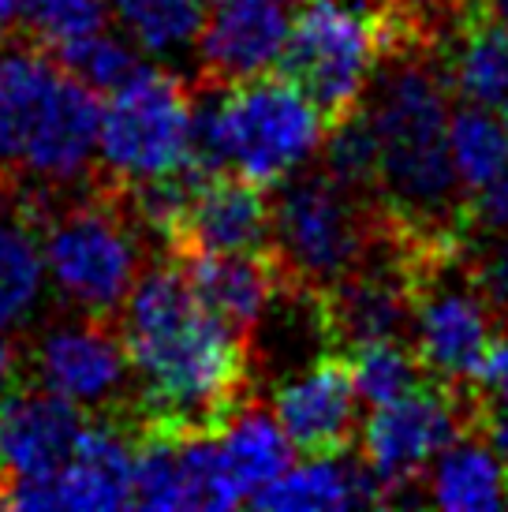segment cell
<instances>
[{
	"mask_svg": "<svg viewBox=\"0 0 508 512\" xmlns=\"http://www.w3.org/2000/svg\"><path fill=\"white\" fill-rule=\"evenodd\" d=\"M116 326L131 359V434H221L251 404V333L213 314L172 258L142 270Z\"/></svg>",
	"mask_w": 508,
	"mask_h": 512,
	"instance_id": "obj_1",
	"label": "cell"
},
{
	"mask_svg": "<svg viewBox=\"0 0 508 512\" xmlns=\"http://www.w3.org/2000/svg\"><path fill=\"white\" fill-rule=\"evenodd\" d=\"M449 75L434 45L385 60L363 98L374 202L404 247H467V199L449 146Z\"/></svg>",
	"mask_w": 508,
	"mask_h": 512,
	"instance_id": "obj_2",
	"label": "cell"
},
{
	"mask_svg": "<svg viewBox=\"0 0 508 512\" xmlns=\"http://www.w3.org/2000/svg\"><path fill=\"white\" fill-rule=\"evenodd\" d=\"M101 101L38 42H0V169L68 187L94 172Z\"/></svg>",
	"mask_w": 508,
	"mask_h": 512,
	"instance_id": "obj_3",
	"label": "cell"
},
{
	"mask_svg": "<svg viewBox=\"0 0 508 512\" xmlns=\"http://www.w3.org/2000/svg\"><path fill=\"white\" fill-rule=\"evenodd\" d=\"M325 135L322 109L288 75L206 86L191 120V169H228L262 187H281L325 146Z\"/></svg>",
	"mask_w": 508,
	"mask_h": 512,
	"instance_id": "obj_4",
	"label": "cell"
},
{
	"mask_svg": "<svg viewBox=\"0 0 508 512\" xmlns=\"http://www.w3.org/2000/svg\"><path fill=\"white\" fill-rule=\"evenodd\" d=\"M23 210L38 228L45 273L57 296L83 318L116 322L142 277V228L124 195L98 180L83 199L64 206L30 199Z\"/></svg>",
	"mask_w": 508,
	"mask_h": 512,
	"instance_id": "obj_5",
	"label": "cell"
},
{
	"mask_svg": "<svg viewBox=\"0 0 508 512\" xmlns=\"http://www.w3.org/2000/svg\"><path fill=\"white\" fill-rule=\"evenodd\" d=\"M385 232L378 202L329 169L284 180L273 202V255L296 288H333L378 251Z\"/></svg>",
	"mask_w": 508,
	"mask_h": 512,
	"instance_id": "obj_6",
	"label": "cell"
},
{
	"mask_svg": "<svg viewBox=\"0 0 508 512\" xmlns=\"http://www.w3.org/2000/svg\"><path fill=\"white\" fill-rule=\"evenodd\" d=\"M195 94L180 75L142 64L101 105L98 180L127 191L191 165Z\"/></svg>",
	"mask_w": 508,
	"mask_h": 512,
	"instance_id": "obj_7",
	"label": "cell"
},
{
	"mask_svg": "<svg viewBox=\"0 0 508 512\" xmlns=\"http://www.w3.org/2000/svg\"><path fill=\"white\" fill-rule=\"evenodd\" d=\"M467 434H475L471 385L423 378L408 393L374 404L359 453L378 479L385 505H396L411 501V490L426 479V468Z\"/></svg>",
	"mask_w": 508,
	"mask_h": 512,
	"instance_id": "obj_8",
	"label": "cell"
},
{
	"mask_svg": "<svg viewBox=\"0 0 508 512\" xmlns=\"http://www.w3.org/2000/svg\"><path fill=\"white\" fill-rule=\"evenodd\" d=\"M30 367L45 389L79 408H109L131 389V359L120 326L105 318L79 314V322L45 329L30 352Z\"/></svg>",
	"mask_w": 508,
	"mask_h": 512,
	"instance_id": "obj_9",
	"label": "cell"
},
{
	"mask_svg": "<svg viewBox=\"0 0 508 512\" xmlns=\"http://www.w3.org/2000/svg\"><path fill=\"white\" fill-rule=\"evenodd\" d=\"M269 187L240 172H202L187 214L169 240V255L225 251V255H273V202Z\"/></svg>",
	"mask_w": 508,
	"mask_h": 512,
	"instance_id": "obj_10",
	"label": "cell"
},
{
	"mask_svg": "<svg viewBox=\"0 0 508 512\" xmlns=\"http://www.w3.org/2000/svg\"><path fill=\"white\" fill-rule=\"evenodd\" d=\"M359 389L344 352H325L273 393V415L303 456H337L355 445Z\"/></svg>",
	"mask_w": 508,
	"mask_h": 512,
	"instance_id": "obj_11",
	"label": "cell"
},
{
	"mask_svg": "<svg viewBox=\"0 0 508 512\" xmlns=\"http://www.w3.org/2000/svg\"><path fill=\"white\" fill-rule=\"evenodd\" d=\"M292 30L284 0H221L206 12L198 34V68L206 86L247 83L281 68Z\"/></svg>",
	"mask_w": 508,
	"mask_h": 512,
	"instance_id": "obj_12",
	"label": "cell"
},
{
	"mask_svg": "<svg viewBox=\"0 0 508 512\" xmlns=\"http://www.w3.org/2000/svg\"><path fill=\"white\" fill-rule=\"evenodd\" d=\"M86 419L79 404L53 389H23L0 397V479H53L68 468Z\"/></svg>",
	"mask_w": 508,
	"mask_h": 512,
	"instance_id": "obj_13",
	"label": "cell"
},
{
	"mask_svg": "<svg viewBox=\"0 0 508 512\" xmlns=\"http://www.w3.org/2000/svg\"><path fill=\"white\" fill-rule=\"evenodd\" d=\"M57 509H131L135 505V434L124 412L86 419L68 468L53 475Z\"/></svg>",
	"mask_w": 508,
	"mask_h": 512,
	"instance_id": "obj_14",
	"label": "cell"
},
{
	"mask_svg": "<svg viewBox=\"0 0 508 512\" xmlns=\"http://www.w3.org/2000/svg\"><path fill=\"white\" fill-rule=\"evenodd\" d=\"M184 270L195 296L236 329L251 333L288 288L277 255H225V251H184L169 255Z\"/></svg>",
	"mask_w": 508,
	"mask_h": 512,
	"instance_id": "obj_15",
	"label": "cell"
},
{
	"mask_svg": "<svg viewBox=\"0 0 508 512\" xmlns=\"http://www.w3.org/2000/svg\"><path fill=\"white\" fill-rule=\"evenodd\" d=\"M449 86L471 105L508 120V23L494 19L471 0L452 23L441 53Z\"/></svg>",
	"mask_w": 508,
	"mask_h": 512,
	"instance_id": "obj_16",
	"label": "cell"
},
{
	"mask_svg": "<svg viewBox=\"0 0 508 512\" xmlns=\"http://www.w3.org/2000/svg\"><path fill=\"white\" fill-rule=\"evenodd\" d=\"M258 509L277 512H307V509H359V505H385L378 479L370 468L348 460V453L337 456H307V464H296L284 475H277L266 490L254 494Z\"/></svg>",
	"mask_w": 508,
	"mask_h": 512,
	"instance_id": "obj_17",
	"label": "cell"
},
{
	"mask_svg": "<svg viewBox=\"0 0 508 512\" xmlns=\"http://www.w3.org/2000/svg\"><path fill=\"white\" fill-rule=\"evenodd\" d=\"M426 494L441 509H501L508 505V475L501 456L479 438L452 441L426 475Z\"/></svg>",
	"mask_w": 508,
	"mask_h": 512,
	"instance_id": "obj_18",
	"label": "cell"
},
{
	"mask_svg": "<svg viewBox=\"0 0 508 512\" xmlns=\"http://www.w3.org/2000/svg\"><path fill=\"white\" fill-rule=\"evenodd\" d=\"M217 445L243 498H254L258 490H266L277 475L292 468V449H296L277 423V415L258 404H247L232 415L228 427L217 434Z\"/></svg>",
	"mask_w": 508,
	"mask_h": 512,
	"instance_id": "obj_19",
	"label": "cell"
},
{
	"mask_svg": "<svg viewBox=\"0 0 508 512\" xmlns=\"http://www.w3.org/2000/svg\"><path fill=\"white\" fill-rule=\"evenodd\" d=\"M45 258L38 228L27 217H0V329L27 326L45 288Z\"/></svg>",
	"mask_w": 508,
	"mask_h": 512,
	"instance_id": "obj_20",
	"label": "cell"
},
{
	"mask_svg": "<svg viewBox=\"0 0 508 512\" xmlns=\"http://www.w3.org/2000/svg\"><path fill=\"white\" fill-rule=\"evenodd\" d=\"M116 12L120 27L154 57H176L195 49L202 23H206V0H105Z\"/></svg>",
	"mask_w": 508,
	"mask_h": 512,
	"instance_id": "obj_21",
	"label": "cell"
},
{
	"mask_svg": "<svg viewBox=\"0 0 508 512\" xmlns=\"http://www.w3.org/2000/svg\"><path fill=\"white\" fill-rule=\"evenodd\" d=\"M449 146L460 184L479 191L508 165V120L467 101L449 120Z\"/></svg>",
	"mask_w": 508,
	"mask_h": 512,
	"instance_id": "obj_22",
	"label": "cell"
},
{
	"mask_svg": "<svg viewBox=\"0 0 508 512\" xmlns=\"http://www.w3.org/2000/svg\"><path fill=\"white\" fill-rule=\"evenodd\" d=\"M180 434H135V509H191Z\"/></svg>",
	"mask_w": 508,
	"mask_h": 512,
	"instance_id": "obj_23",
	"label": "cell"
},
{
	"mask_svg": "<svg viewBox=\"0 0 508 512\" xmlns=\"http://www.w3.org/2000/svg\"><path fill=\"white\" fill-rule=\"evenodd\" d=\"M344 356L352 367L355 389L367 404H385V400L408 393L411 385H419L423 378H430L411 341H400V337L352 344Z\"/></svg>",
	"mask_w": 508,
	"mask_h": 512,
	"instance_id": "obj_24",
	"label": "cell"
},
{
	"mask_svg": "<svg viewBox=\"0 0 508 512\" xmlns=\"http://www.w3.org/2000/svg\"><path fill=\"white\" fill-rule=\"evenodd\" d=\"M53 57L68 68L79 83H86L94 94H113L131 79V75L142 72L139 53L116 38L109 30H94V34H83V38H71V42L49 49Z\"/></svg>",
	"mask_w": 508,
	"mask_h": 512,
	"instance_id": "obj_25",
	"label": "cell"
},
{
	"mask_svg": "<svg viewBox=\"0 0 508 512\" xmlns=\"http://www.w3.org/2000/svg\"><path fill=\"white\" fill-rule=\"evenodd\" d=\"M105 19V0H19V23L30 42L45 49L105 30Z\"/></svg>",
	"mask_w": 508,
	"mask_h": 512,
	"instance_id": "obj_26",
	"label": "cell"
},
{
	"mask_svg": "<svg viewBox=\"0 0 508 512\" xmlns=\"http://www.w3.org/2000/svg\"><path fill=\"white\" fill-rule=\"evenodd\" d=\"M467 236L471 240L508 236V165L497 180L471 191V199H467Z\"/></svg>",
	"mask_w": 508,
	"mask_h": 512,
	"instance_id": "obj_27",
	"label": "cell"
},
{
	"mask_svg": "<svg viewBox=\"0 0 508 512\" xmlns=\"http://www.w3.org/2000/svg\"><path fill=\"white\" fill-rule=\"evenodd\" d=\"M471 277L479 281L486 299L494 303L497 314H508V236L490 240L486 247L475 251V258H467Z\"/></svg>",
	"mask_w": 508,
	"mask_h": 512,
	"instance_id": "obj_28",
	"label": "cell"
},
{
	"mask_svg": "<svg viewBox=\"0 0 508 512\" xmlns=\"http://www.w3.org/2000/svg\"><path fill=\"white\" fill-rule=\"evenodd\" d=\"M467 385H471L482 400L505 404L508 408V326H501L494 333V341H490L486 356H482V367L475 370V378Z\"/></svg>",
	"mask_w": 508,
	"mask_h": 512,
	"instance_id": "obj_29",
	"label": "cell"
},
{
	"mask_svg": "<svg viewBox=\"0 0 508 512\" xmlns=\"http://www.w3.org/2000/svg\"><path fill=\"white\" fill-rule=\"evenodd\" d=\"M475 8H482L486 15H494V19H505L508 23V0H471Z\"/></svg>",
	"mask_w": 508,
	"mask_h": 512,
	"instance_id": "obj_30",
	"label": "cell"
},
{
	"mask_svg": "<svg viewBox=\"0 0 508 512\" xmlns=\"http://www.w3.org/2000/svg\"><path fill=\"white\" fill-rule=\"evenodd\" d=\"M19 23V0H0V30Z\"/></svg>",
	"mask_w": 508,
	"mask_h": 512,
	"instance_id": "obj_31",
	"label": "cell"
},
{
	"mask_svg": "<svg viewBox=\"0 0 508 512\" xmlns=\"http://www.w3.org/2000/svg\"><path fill=\"white\" fill-rule=\"evenodd\" d=\"M12 191H15V180L8 176V172L0 169V210L8 206V199H12Z\"/></svg>",
	"mask_w": 508,
	"mask_h": 512,
	"instance_id": "obj_32",
	"label": "cell"
},
{
	"mask_svg": "<svg viewBox=\"0 0 508 512\" xmlns=\"http://www.w3.org/2000/svg\"><path fill=\"white\" fill-rule=\"evenodd\" d=\"M505 475H508V468H505Z\"/></svg>",
	"mask_w": 508,
	"mask_h": 512,
	"instance_id": "obj_33",
	"label": "cell"
}]
</instances>
